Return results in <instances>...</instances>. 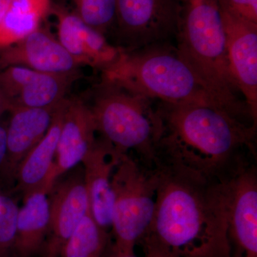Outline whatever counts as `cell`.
I'll list each match as a JSON object with an SVG mask.
<instances>
[{"label": "cell", "mask_w": 257, "mask_h": 257, "mask_svg": "<svg viewBox=\"0 0 257 257\" xmlns=\"http://www.w3.org/2000/svg\"><path fill=\"white\" fill-rule=\"evenodd\" d=\"M157 102L155 165L174 166L221 182L256 157V125L214 104Z\"/></svg>", "instance_id": "cell-1"}, {"label": "cell", "mask_w": 257, "mask_h": 257, "mask_svg": "<svg viewBox=\"0 0 257 257\" xmlns=\"http://www.w3.org/2000/svg\"><path fill=\"white\" fill-rule=\"evenodd\" d=\"M155 211L144 237L182 257H229L224 183L157 164Z\"/></svg>", "instance_id": "cell-2"}, {"label": "cell", "mask_w": 257, "mask_h": 257, "mask_svg": "<svg viewBox=\"0 0 257 257\" xmlns=\"http://www.w3.org/2000/svg\"><path fill=\"white\" fill-rule=\"evenodd\" d=\"M177 38L179 55L214 102L239 119H251L230 69L218 0L187 2Z\"/></svg>", "instance_id": "cell-3"}, {"label": "cell", "mask_w": 257, "mask_h": 257, "mask_svg": "<svg viewBox=\"0 0 257 257\" xmlns=\"http://www.w3.org/2000/svg\"><path fill=\"white\" fill-rule=\"evenodd\" d=\"M101 71L103 82L153 101L218 106L177 48L167 42L138 50L121 48L116 60Z\"/></svg>", "instance_id": "cell-4"}, {"label": "cell", "mask_w": 257, "mask_h": 257, "mask_svg": "<svg viewBox=\"0 0 257 257\" xmlns=\"http://www.w3.org/2000/svg\"><path fill=\"white\" fill-rule=\"evenodd\" d=\"M154 101L101 81L89 106L96 133L119 153L135 152L139 160L152 168L160 130Z\"/></svg>", "instance_id": "cell-5"}, {"label": "cell", "mask_w": 257, "mask_h": 257, "mask_svg": "<svg viewBox=\"0 0 257 257\" xmlns=\"http://www.w3.org/2000/svg\"><path fill=\"white\" fill-rule=\"evenodd\" d=\"M157 179L155 167L124 154L111 177L113 244L135 250L146 234L153 218Z\"/></svg>", "instance_id": "cell-6"}, {"label": "cell", "mask_w": 257, "mask_h": 257, "mask_svg": "<svg viewBox=\"0 0 257 257\" xmlns=\"http://www.w3.org/2000/svg\"><path fill=\"white\" fill-rule=\"evenodd\" d=\"M229 257H257V170L248 159L223 181Z\"/></svg>", "instance_id": "cell-7"}, {"label": "cell", "mask_w": 257, "mask_h": 257, "mask_svg": "<svg viewBox=\"0 0 257 257\" xmlns=\"http://www.w3.org/2000/svg\"><path fill=\"white\" fill-rule=\"evenodd\" d=\"M182 11L178 0H116L121 49L138 50L177 37Z\"/></svg>", "instance_id": "cell-8"}, {"label": "cell", "mask_w": 257, "mask_h": 257, "mask_svg": "<svg viewBox=\"0 0 257 257\" xmlns=\"http://www.w3.org/2000/svg\"><path fill=\"white\" fill-rule=\"evenodd\" d=\"M233 78L250 116L257 117V23L240 18L218 0Z\"/></svg>", "instance_id": "cell-9"}, {"label": "cell", "mask_w": 257, "mask_h": 257, "mask_svg": "<svg viewBox=\"0 0 257 257\" xmlns=\"http://www.w3.org/2000/svg\"><path fill=\"white\" fill-rule=\"evenodd\" d=\"M89 212L84 174L77 172L57 186L50 199V220L42 252L60 257L64 243Z\"/></svg>", "instance_id": "cell-10"}, {"label": "cell", "mask_w": 257, "mask_h": 257, "mask_svg": "<svg viewBox=\"0 0 257 257\" xmlns=\"http://www.w3.org/2000/svg\"><path fill=\"white\" fill-rule=\"evenodd\" d=\"M11 66L45 73L79 74L82 65L48 29L40 27L21 41L0 50V70Z\"/></svg>", "instance_id": "cell-11"}, {"label": "cell", "mask_w": 257, "mask_h": 257, "mask_svg": "<svg viewBox=\"0 0 257 257\" xmlns=\"http://www.w3.org/2000/svg\"><path fill=\"white\" fill-rule=\"evenodd\" d=\"M96 133L89 105L78 98H67L52 170L55 184L60 176L82 163L95 145Z\"/></svg>", "instance_id": "cell-12"}, {"label": "cell", "mask_w": 257, "mask_h": 257, "mask_svg": "<svg viewBox=\"0 0 257 257\" xmlns=\"http://www.w3.org/2000/svg\"><path fill=\"white\" fill-rule=\"evenodd\" d=\"M123 155L101 138L96 139L92 150L82 162L89 213L96 224L106 232L111 228V177Z\"/></svg>", "instance_id": "cell-13"}, {"label": "cell", "mask_w": 257, "mask_h": 257, "mask_svg": "<svg viewBox=\"0 0 257 257\" xmlns=\"http://www.w3.org/2000/svg\"><path fill=\"white\" fill-rule=\"evenodd\" d=\"M61 102L44 108H11L7 126V155L0 169L5 180L15 182L19 165L46 135Z\"/></svg>", "instance_id": "cell-14"}, {"label": "cell", "mask_w": 257, "mask_h": 257, "mask_svg": "<svg viewBox=\"0 0 257 257\" xmlns=\"http://www.w3.org/2000/svg\"><path fill=\"white\" fill-rule=\"evenodd\" d=\"M67 98L61 102L46 135L29 152L19 165L15 182L17 190L23 194L37 189L50 193L55 183L52 170L58 145Z\"/></svg>", "instance_id": "cell-15"}, {"label": "cell", "mask_w": 257, "mask_h": 257, "mask_svg": "<svg viewBox=\"0 0 257 257\" xmlns=\"http://www.w3.org/2000/svg\"><path fill=\"white\" fill-rule=\"evenodd\" d=\"M49 194L45 189H37L24 194V204L17 216L14 257H35L42 252L50 220Z\"/></svg>", "instance_id": "cell-16"}, {"label": "cell", "mask_w": 257, "mask_h": 257, "mask_svg": "<svg viewBox=\"0 0 257 257\" xmlns=\"http://www.w3.org/2000/svg\"><path fill=\"white\" fill-rule=\"evenodd\" d=\"M78 74H56L32 70L23 83L12 107L44 108L56 105L65 99Z\"/></svg>", "instance_id": "cell-17"}, {"label": "cell", "mask_w": 257, "mask_h": 257, "mask_svg": "<svg viewBox=\"0 0 257 257\" xmlns=\"http://www.w3.org/2000/svg\"><path fill=\"white\" fill-rule=\"evenodd\" d=\"M108 246V232L89 212L64 243L60 257H104Z\"/></svg>", "instance_id": "cell-18"}, {"label": "cell", "mask_w": 257, "mask_h": 257, "mask_svg": "<svg viewBox=\"0 0 257 257\" xmlns=\"http://www.w3.org/2000/svg\"><path fill=\"white\" fill-rule=\"evenodd\" d=\"M75 14L86 25L102 34L116 23V0H73Z\"/></svg>", "instance_id": "cell-19"}, {"label": "cell", "mask_w": 257, "mask_h": 257, "mask_svg": "<svg viewBox=\"0 0 257 257\" xmlns=\"http://www.w3.org/2000/svg\"><path fill=\"white\" fill-rule=\"evenodd\" d=\"M18 210L13 199L0 195V257H14Z\"/></svg>", "instance_id": "cell-20"}, {"label": "cell", "mask_w": 257, "mask_h": 257, "mask_svg": "<svg viewBox=\"0 0 257 257\" xmlns=\"http://www.w3.org/2000/svg\"><path fill=\"white\" fill-rule=\"evenodd\" d=\"M226 8L240 18L257 23V0H221Z\"/></svg>", "instance_id": "cell-21"}, {"label": "cell", "mask_w": 257, "mask_h": 257, "mask_svg": "<svg viewBox=\"0 0 257 257\" xmlns=\"http://www.w3.org/2000/svg\"><path fill=\"white\" fill-rule=\"evenodd\" d=\"M138 245L143 247L145 257H182L147 237H143Z\"/></svg>", "instance_id": "cell-22"}, {"label": "cell", "mask_w": 257, "mask_h": 257, "mask_svg": "<svg viewBox=\"0 0 257 257\" xmlns=\"http://www.w3.org/2000/svg\"><path fill=\"white\" fill-rule=\"evenodd\" d=\"M7 126L0 123V169L4 163L7 155Z\"/></svg>", "instance_id": "cell-23"}, {"label": "cell", "mask_w": 257, "mask_h": 257, "mask_svg": "<svg viewBox=\"0 0 257 257\" xmlns=\"http://www.w3.org/2000/svg\"><path fill=\"white\" fill-rule=\"evenodd\" d=\"M107 257H138L135 253V250H124L116 247L111 244L107 250Z\"/></svg>", "instance_id": "cell-24"}, {"label": "cell", "mask_w": 257, "mask_h": 257, "mask_svg": "<svg viewBox=\"0 0 257 257\" xmlns=\"http://www.w3.org/2000/svg\"><path fill=\"white\" fill-rule=\"evenodd\" d=\"M11 108V103L0 90V116L7 111H10Z\"/></svg>", "instance_id": "cell-25"}, {"label": "cell", "mask_w": 257, "mask_h": 257, "mask_svg": "<svg viewBox=\"0 0 257 257\" xmlns=\"http://www.w3.org/2000/svg\"><path fill=\"white\" fill-rule=\"evenodd\" d=\"M11 2L12 0H0V23L8 13Z\"/></svg>", "instance_id": "cell-26"}, {"label": "cell", "mask_w": 257, "mask_h": 257, "mask_svg": "<svg viewBox=\"0 0 257 257\" xmlns=\"http://www.w3.org/2000/svg\"><path fill=\"white\" fill-rule=\"evenodd\" d=\"M193 1V0H187V2Z\"/></svg>", "instance_id": "cell-27"}]
</instances>
